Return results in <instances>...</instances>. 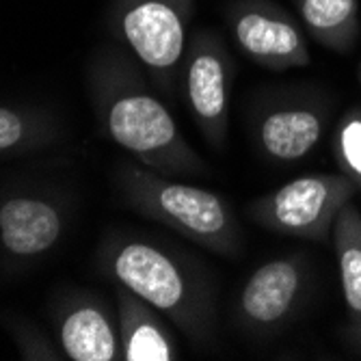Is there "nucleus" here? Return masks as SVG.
<instances>
[{
    "mask_svg": "<svg viewBox=\"0 0 361 361\" xmlns=\"http://www.w3.org/2000/svg\"><path fill=\"white\" fill-rule=\"evenodd\" d=\"M115 277L171 322L195 344L210 346L216 336L212 288L184 262L149 243H128L113 259Z\"/></svg>",
    "mask_w": 361,
    "mask_h": 361,
    "instance_id": "f257e3e1",
    "label": "nucleus"
},
{
    "mask_svg": "<svg viewBox=\"0 0 361 361\" xmlns=\"http://www.w3.org/2000/svg\"><path fill=\"white\" fill-rule=\"evenodd\" d=\"M130 186L137 208L182 238L225 257L243 251V229L225 197L141 169L133 171Z\"/></svg>",
    "mask_w": 361,
    "mask_h": 361,
    "instance_id": "f03ea898",
    "label": "nucleus"
},
{
    "mask_svg": "<svg viewBox=\"0 0 361 361\" xmlns=\"http://www.w3.org/2000/svg\"><path fill=\"white\" fill-rule=\"evenodd\" d=\"M106 128L149 171L167 178L208 173V162L186 143L169 109L143 87L139 76H133L130 89L115 93L106 109Z\"/></svg>",
    "mask_w": 361,
    "mask_h": 361,
    "instance_id": "7ed1b4c3",
    "label": "nucleus"
},
{
    "mask_svg": "<svg viewBox=\"0 0 361 361\" xmlns=\"http://www.w3.org/2000/svg\"><path fill=\"white\" fill-rule=\"evenodd\" d=\"M357 192V184L344 173L303 176L253 200L247 214L271 232L324 240L331 234L338 212Z\"/></svg>",
    "mask_w": 361,
    "mask_h": 361,
    "instance_id": "20e7f679",
    "label": "nucleus"
},
{
    "mask_svg": "<svg viewBox=\"0 0 361 361\" xmlns=\"http://www.w3.org/2000/svg\"><path fill=\"white\" fill-rule=\"evenodd\" d=\"M195 0H123L119 32L167 95L180 89Z\"/></svg>",
    "mask_w": 361,
    "mask_h": 361,
    "instance_id": "39448f33",
    "label": "nucleus"
},
{
    "mask_svg": "<svg viewBox=\"0 0 361 361\" xmlns=\"http://www.w3.org/2000/svg\"><path fill=\"white\" fill-rule=\"evenodd\" d=\"M236 63L221 32L214 28H195L188 35L180 87L184 102L206 143L221 152L229 135V95Z\"/></svg>",
    "mask_w": 361,
    "mask_h": 361,
    "instance_id": "423d86ee",
    "label": "nucleus"
},
{
    "mask_svg": "<svg viewBox=\"0 0 361 361\" xmlns=\"http://www.w3.org/2000/svg\"><path fill=\"white\" fill-rule=\"evenodd\" d=\"M238 50L259 68L286 72L312 61L299 22L273 0H232L223 7Z\"/></svg>",
    "mask_w": 361,
    "mask_h": 361,
    "instance_id": "0eeeda50",
    "label": "nucleus"
},
{
    "mask_svg": "<svg viewBox=\"0 0 361 361\" xmlns=\"http://www.w3.org/2000/svg\"><path fill=\"white\" fill-rule=\"evenodd\" d=\"M307 271L297 255L275 257L257 267L238 297V318L253 331H271L286 322L305 290Z\"/></svg>",
    "mask_w": 361,
    "mask_h": 361,
    "instance_id": "6e6552de",
    "label": "nucleus"
},
{
    "mask_svg": "<svg viewBox=\"0 0 361 361\" xmlns=\"http://www.w3.org/2000/svg\"><path fill=\"white\" fill-rule=\"evenodd\" d=\"M324 133V117L312 106H273L262 113L255 141L271 160L294 162L314 152Z\"/></svg>",
    "mask_w": 361,
    "mask_h": 361,
    "instance_id": "1a4fd4ad",
    "label": "nucleus"
},
{
    "mask_svg": "<svg viewBox=\"0 0 361 361\" xmlns=\"http://www.w3.org/2000/svg\"><path fill=\"white\" fill-rule=\"evenodd\" d=\"M61 234L56 210L39 200H11L0 208V238L16 255L50 249Z\"/></svg>",
    "mask_w": 361,
    "mask_h": 361,
    "instance_id": "9d476101",
    "label": "nucleus"
},
{
    "mask_svg": "<svg viewBox=\"0 0 361 361\" xmlns=\"http://www.w3.org/2000/svg\"><path fill=\"white\" fill-rule=\"evenodd\" d=\"M123 359L128 361H176L180 359L178 342L152 305L130 290L121 307Z\"/></svg>",
    "mask_w": 361,
    "mask_h": 361,
    "instance_id": "9b49d317",
    "label": "nucleus"
},
{
    "mask_svg": "<svg viewBox=\"0 0 361 361\" xmlns=\"http://www.w3.org/2000/svg\"><path fill=\"white\" fill-rule=\"evenodd\" d=\"M305 30L320 46L338 54L355 48L361 24L357 0H294Z\"/></svg>",
    "mask_w": 361,
    "mask_h": 361,
    "instance_id": "f8f14e48",
    "label": "nucleus"
},
{
    "mask_svg": "<svg viewBox=\"0 0 361 361\" xmlns=\"http://www.w3.org/2000/svg\"><path fill=\"white\" fill-rule=\"evenodd\" d=\"M61 342L74 361H111L117 355L113 326L95 307H80L65 318Z\"/></svg>",
    "mask_w": 361,
    "mask_h": 361,
    "instance_id": "ddd939ff",
    "label": "nucleus"
},
{
    "mask_svg": "<svg viewBox=\"0 0 361 361\" xmlns=\"http://www.w3.org/2000/svg\"><path fill=\"white\" fill-rule=\"evenodd\" d=\"M334 243L346 307L353 322H361V214L353 202L336 216Z\"/></svg>",
    "mask_w": 361,
    "mask_h": 361,
    "instance_id": "4468645a",
    "label": "nucleus"
},
{
    "mask_svg": "<svg viewBox=\"0 0 361 361\" xmlns=\"http://www.w3.org/2000/svg\"><path fill=\"white\" fill-rule=\"evenodd\" d=\"M336 158L344 176H348L361 192V109H348L336 130Z\"/></svg>",
    "mask_w": 361,
    "mask_h": 361,
    "instance_id": "2eb2a0df",
    "label": "nucleus"
},
{
    "mask_svg": "<svg viewBox=\"0 0 361 361\" xmlns=\"http://www.w3.org/2000/svg\"><path fill=\"white\" fill-rule=\"evenodd\" d=\"M24 119L9 109H0V152L16 147L24 139Z\"/></svg>",
    "mask_w": 361,
    "mask_h": 361,
    "instance_id": "dca6fc26",
    "label": "nucleus"
},
{
    "mask_svg": "<svg viewBox=\"0 0 361 361\" xmlns=\"http://www.w3.org/2000/svg\"><path fill=\"white\" fill-rule=\"evenodd\" d=\"M344 338L361 353V322H353L348 329L344 331Z\"/></svg>",
    "mask_w": 361,
    "mask_h": 361,
    "instance_id": "f3484780",
    "label": "nucleus"
},
{
    "mask_svg": "<svg viewBox=\"0 0 361 361\" xmlns=\"http://www.w3.org/2000/svg\"><path fill=\"white\" fill-rule=\"evenodd\" d=\"M357 78H359V85H361V63H359V68H357Z\"/></svg>",
    "mask_w": 361,
    "mask_h": 361,
    "instance_id": "a211bd4d",
    "label": "nucleus"
}]
</instances>
